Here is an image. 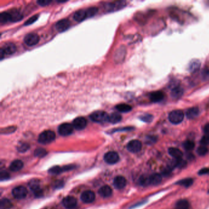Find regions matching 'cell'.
<instances>
[{"label":"cell","instance_id":"cell-19","mask_svg":"<svg viewBox=\"0 0 209 209\" xmlns=\"http://www.w3.org/2000/svg\"><path fill=\"white\" fill-rule=\"evenodd\" d=\"M164 98V94L161 91L153 92L150 94V99L153 102H158Z\"/></svg>","mask_w":209,"mask_h":209},{"label":"cell","instance_id":"cell-28","mask_svg":"<svg viewBox=\"0 0 209 209\" xmlns=\"http://www.w3.org/2000/svg\"><path fill=\"white\" fill-rule=\"evenodd\" d=\"M115 108L118 112L122 113L129 112L132 110V107L127 104H120L116 106Z\"/></svg>","mask_w":209,"mask_h":209},{"label":"cell","instance_id":"cell-37","mask_svg":"<svg viewBox=\"0 0 209 209\" xmlns=\"http://www.w3.org/2000/svg\"><path fill=\"white\" fill-rule=\"evenodd\" d=\"M38 18H39V15H38V14L34 15L31 17L30 19H28L24 23V25L28 26V25H30L33 24V23H34V22H35L38 20Z\"/></svg>","mask_w":209,"mask_h":209},{"label":"cell","instance_id":"cell-9","mask_svg":"<svg viewBox=\"0 0 209 209\" xmlns=\"http://www.w3.org/2000/svg\"><path fill=\"white\" fill-rule=\"evenodd\" d=\"M104 159L108 164H114L119 161V155L115 151H109L105 154Z\"/></svg>","mask_w":209,"mask_h":209},{"label":"cell","instance_id":"cell-47","mask_svg":"<svg viewBox=\"0 0 209 209\" xmlns=\"http://www.w3.org/2000/svg\"><path fill=\"white\" fill-rule=\"evenodd\" d=\"M209 173V168H203L202 169H201L199 172H198V174L200 176H202V175H205V174L207 173Z\"/></svg>","mask_w":209,"mask_h":209},{"label":"cell","instance_id":"cell-13","mask_svg":"<svg viewBox=\"0 0 209 209\" xmlns=\"http://www.w3.org/2000/svg\"><path fill=\"white\" fill-rule=\"evenodd\" d=\"M77 201L76 199L73 196H67L63 200V205L67 209H73L77 205Z\"/></svg>","mask_w":209,"mask_h":209},{"label":"cell","instance_id":"cell-33","mask_svg":"<svg viewBox=\"0 0 209 209\" xmlns=\"http://www.w3.org/2000/svg\"><path fill=\"white\" fill-rule=\"evenodd\" d=\"M12 207V204L11 202L6 199L3 198L1 201V208L2 209H11Z\"/></svg>","mask_w":209,"mask_h":209},{"label":"cell","instance_id":"cell-12","mask_svg":"<svg viewBox=\"0 0 209 209\" xmlns=\"http://www.w3.org/2000/svg\"><path fill=\"white\" fill-rule=\"evenodd\" d=\"M95 194L92 191L87 190L84 191L81 195V200L85 203H92L95 201Z\"/></svg>","mask_w":209,"mask_h":209},{"label":"cell","instance_id":"cell-17","mask_svg":"<svg viewBox=\"0 0 209 209\" xmlns=\"http://www.w3.org/2000/svg\"><path fill=\"white\" fill-rule=\"evenodd\" d=\"M73 18L76 22H80L85 20L86 19L88 18L86 10L81 9L76 11L74 14Z\"/></svg>","mask_w":209,"mask_h":209},{"label":"cell","instance_id":"cell-24","mask_svg":"<svg viewBox=\"0 0 209 209\" xmlns=\"http://www.w3.org/2000/svg\"><path fill=\"white\" fill-rule=\"evenodd\" d=\"M150 183L152 185H157L160 184L162 181V176L160 173H153L149 176Z\"/></svg>","mask_w":209,"mask_h":209},{"label":"cell","instance_id":"cell-1","mask_svg":"<svg viewBox=\"0 0 209 209\" xmlns=\"http://www.w3.org/2000/svg\"><path fill=\"white\" fill-rule=\"evenodd\" d=\"M55 134L54 131L46 130L40 134L38 137V142L42 144H48L55 140Z\"/></svg>","mask_w":209,"mask_h":209},{"label":"cell","instance_id":"cell-44","mask_svg":"<svg viewBox=\"0 0 209 209\" xmlns=\"http://www.w3.org/2000/svg\"><path fill=\"white\" fill-rule=\"evenodd\" d=\"M51 2L52 1L51 0H39V1L37 2V3L41 6H46L50 5Z\"/></svg>","mask_w":209,"mask_h":209},{"label":"cell","instance_id":"cell-40","mask_svg":"<svg viewBox=\"0 0 209 209\" xmlns=\"http://www.w3.org/2000/svg\"><path fill=\"white\" fill-rule=\"evenodd\" d=\"M46 154L47 151L44 148H38L34 152V154L38 157H43V156L46 155Z\"/></svg>","mask_w":209,"mask_h":209},{"label":"cell","instance_id":"cell-8","mask_svg":"<svg viewBox=\"0 0 209 209\" xmlns=\"http://www.w3.org/2000/svg\"><path fill=\"white\" fill-rule=\"evenodd\" d=\"M39 41V38L38 34L34 33H30L27 34L24 38V42L28 46H33L36 45Z\"/></svg>","mask_w":209,"mask_h":209},{"label":"cell","instance_id":"cell-16","mask_svg":"<svg viewBox=\"0 0 209 209\" xmlns=\"http://www.w3.org/2000/svg\"><path fill=\"white\" fill-rule=\"evenodd\" d=\"M73 168L74 166H66L63 167H61L60 166H54L48 170V172L51 174H59L63 172L71 170Z\"/></svg>","mask_w":209,"mask_h":209},{"label":"cell","instance_id":"cell-10","mask_svg":"<svg viewBox=\"0 0 209 209\" xmlns=\"http://www.w3.org/2000/svg\"><path fill=\"white\" fill-rule=\"evenodd\" d=\"M142 145L141 141L138 140H132L127 144V149L131 153H137L142 149Z\"/></svg>","mask_w":209,"mask_h":209},{"label":"cell","instance_id":"cell-27","mask_svg":"<svg viewBox=\"0 0 209 209\" xmlns=\"http://www.w3.org/2000/svg\"><path fill=\"white\" fill-rule=\"evenodd\" d=\"M186 117L189 119H194L199 114V109L198 108H191L186 111Z\"/></svg>","mask_w":209,"mask_h":209},{"label":"cell","instance_id":"cell-42","mask_svg":"<svg viewBox=\"0 0 209 209\" xmlns=\"http://www.w3.org/2000/svg\"><path fill=\"white\" fill-rule=\"evenodd\" d=\"M10 176L8 172L5 171V170H2L0 173V179H1V180H8V179H9Z\"/></svg>","mask_w":209,"mask_h":209},{"label":"cell","instance_id":"cell-6","mask_svg":"<svg viewBox=\"0 0 209 209\" xmlns=\"http://www.w3.org/2000/svg\"><path fill=\"white\" fill-rule=\"evenodd\" d=\"M29 186L31 191L36 196L40 197L42 195V191L41 188L40 182L37 179H33L29 183Z\"/></svg>","mask_w":209,"mask_h":209},{"label":"cell","instance_id":"cell-14","mask_svg":"<svg viewBox=\"0 0 209 209\" xmlns=\"http://www.w3.org/2000/svg\"><path fill=\"white\" fill-rule=\"evenodd\" d=\"M71 26V22L67 19H62L55 24V28L59 32L66 31Z\"/></svg>","mask_w":209,"mask_h":209},{"label":"cell","instance_id":"cell-38","mask_svg":"<svg viewBox=\"0 0 209 209\" xmlns=\"http://www.w3.org/2000/svg\"><path fill=\"white\" fill-rule=\"evenodd\" d=\"M140 119L144 122L150 123L153 119V117L150 114H144L140 117Z\"/></svg>","mask_w":209,"mask_h":209},{"label":"cell","instance_id":"cell-46","mask_svg":"<svg viewBox=\"0 0 209 209\" xmlns=\"http://www.w3.org/2000/svg\"><path fill=\"white\" fill-rule=\"evenodd\" d=\"M202 77L204 79H207L209 78V69H205L202 72Z\"/></svg>","mask_w":209,"mask_h":209},{"label":"cell","instance_id":"cell-3","mask_svg":"<svg viewBox=\"0 0 209 209\" xmlns=\"http://www.w3.org/2000/svg\"><path fill=\"white\" fill-rule=\"evenodd\" d=\"M184 114L180 110H175L172 111L169 115V120L170 123L174 125L180 123L183 120Z\"/></svg>","mask_w":209,"mask_h":209},{"label":"cell","instance_id":"cell-29","mask_svg":"<svg viewBox=\"0 0 209 209\" xmlns=\"http://www.w3.org/2000/svg\"><path fill=\"white\" fill-rule=\"evenodd\" d=\"M175 209H189V204L186 199H180L177 202Z\"/></svg>","mask_w":209,"mask_h":209},{"label":"cell","instance_id":"cell-26","mask_svg":"<svg viewBox=\"0 0 209 209\" xmlns=\"http://www.w3.org/2000/svg\"><path fill=\"white\" fill-rule=\"evenodd\" d=\"M11 15V22H16L19 20H21L23 18V15L21 13L17 10H13L11 12H9Z\"/></svg>","mask_w":209,"mask_h":209},{"label":"cell","instance_id":"cell-15","mask_svg":"<svg viewBox=\"0 0 209 209\" xmlns=\"http://www.w3.org/2000/svg\"><path fill=\"white\" fill-rule=\"evenodd\" d=\"M114 185L118 189H123L126 185V180L123 176H117L114 179Z\"/></svg>","mask_w":209,"mask_h":209},{"label":"cell","instance_id":"cell-39","mask_svg":"<svg viewBox=\"0 0 209 209\" xmlns=\"http://www.w3.org/2000/svg\"><path fill=\"white\" fill-rule=\"evenodd\" d=\"M208 151V149L205 146H201L197 150V153L200 156H205Z\"/></svg>","mask_w":209,"mask_h":209},{"label":"cell","instance_id":"cell-35","mask_svg":"<svg viewBox=\"0 0 209 209\" xmlns=\"http://www.w3.org/2000/svg\"><path fill=\"white\" fill-rule=\"evenodd\" d=\"M87 16L88 18H91V17L95 16L98 12V9L96 7H91L86 10Z\"/></svg>","mask_w":209,"mask_h":209},{"label":"cell","instance_id":"cell-2","mask_svg":"<svg viewBox=\"0 0 209 209\" xmlns=\"http://www.w3.org/2000/svg\"><path fill=\"white\" fill-rule=\"evenodd\" d=\"M91 120L96 123H104L109 121V115L104 111H98L93 112L90 116Z\"/></svg>","mask_w":209,"mask_h":209},{"label":"cell","instance_id":"cell-23","mask_svg":"<svg viewBox=\"0 0 209 209\" xmlns=\"http://www.w3.org/2000/svg\"><path fill=\"white\" fill-rule=\"evenodd\" d=\"M125 6V2H117L115 3H109L108 5V11H113L114 10H118L123 8Z\"/></svg>","mask_w":209,"mask_h":209},{"label":"cell","instance_id":"cell-22","mask_svg":"<svg viewBox=\"0 0 209 209\" xmlns=\"http://www.w3.org/2000/svg\"><path fill=\"white\" fill-rule=\"evenodd\" d=\"M183 95V89L179 85L174 87L171 91V96L173 99H179Z\"/></svg>","mask_w":209,"mask_h":209},{"label":"cell","instance_id":"cell-36","mask_svg":"<svg viewBox=\"0 0 209 209\" xmlns=\"http://www.w3.org/2000/svg\"><path fill=\"white\" fill-rule=\"evenodd\" d=\"M195 144L194 142L191 141H186L183 143L184 148L188 151L193 150L195 148Z\"/></svg>","mask_w":209,"mask_h":209},{"label":"cell","instance_id":"cell-21","mask_svg":"<svg viewBox=\"0 0 209 209\" xmlns=\"http://www.w3.org/2000/svg\"><path fill=\"white\" fill-rule=\"evenodd\" d=\"M201 62L197 59L191 60L188 64V69L191 73H195L200 68Z\"/></svg>","mask_w":209,"mask_h":209},{"label":"cell","instance_id":"cell-30","mask_svg":"<svg viewBox=\"0 0 209 209\" xmlns=\"http://www.w3.org/2000/svg\"><path fill=\"white\" fill-rule=\"evenodd\" d=\"M121 115L118 113H112L109 115V122L112 124H115L117 123L121 120Z\"/></svg>","mask_w":209,"mask_h":209},{"label":"cell","instance_id":"cell-11","mask_svg":"<svg viewBox=\"0 0 209 209\" xmlns=\"http://www.w3.org/2000/svg\"><path fill=\"white\" fill-rule=\"evenodd\" d=\"M73 125L77 130H82L87 125V120L83 117H79L75 118L73 121Z\"/></svg>","mask_w":209,"mask_h":209},{"label":"cell","instance_id":"cell-20","mask_svg":"<svg viewBox=\"0 0 209 209\" xmlns=\"http://www.w3.org/2000/svg\"><path fill=\"white\" fill-rule=\"evenodd\" d=\"M169 154L172 156L173 159H180L183 156V152L177 148L170 147L168 149Z\"/></svg>","mask_w":209,"mask_h":209},{"label":"cell","instance_id":"cell-48","mask_svg":"<svg viewBox=\"0 0 209 209\" xmlns=\"http://www.w3.org/2000/svg\"><path fill=\"white\" fill-rule=\"evenodd\" d=\"M204 131L206 136H209V123L206 124L204 128Z\"/></svg>","mask_w":209,"mask_h":209},{"label":"cell","instance_id":"cell-32","mask_svg":"<svg viewBox=\"0 0 209 209\" xmlns=\"http://www.w3.org/2000/svg\"><path fill=\"white\" fill-rule=\"evenodd\" d=\"M193 183V180L191 178H187V179H182L180 181H178L176 184L177 185H179L180 186H183L184 187L188 188L190 186H191Z\"/></svg>","mask_w":209,"mask_h":209},{"label":"cell","instance_id":"cell-5","mask_svg":"<svg viewBox=\"0 0 209 209\" xmlns=\"http://www.w3.org/2000/svg\"><path fill=\"white\" fill-rule=\"evenodd\" d=\"M16 45L13 43H7L5 44L1 48V59L3 58V56L5 55H12L14 54L16 51Z\"/></svg>","mask_w":209,"mask_h":209},{"label":"cell","instance_id":"cell-18","mask_svg":"<svg viewBox=\"0 0 209 209\" xmlns=\"http://www.w3.org/2000/svg\"><path fill=\"white\" fill-rule=\"evenodd\" d=\"M98 193L102 198H109L112 194V190L109 186L104 185L99 189Z\"/></svg>","mask_w":209,"mask_h":209},{"label":"cell","instance_id":"cell-7","mask_svg":"<svg viewBox=\"0 0 209 209\" xmlns=\"http://www.w3.org/2000/svg\"><path fill=\"white\" fill-rule=\"evenodd\" d=\"M74 126L70 123H63L58 127V133L63 136H67L73 133Z\"/></svg>","mask_w":209,"mask_h":209},{"label":"cell","instance_id":"cell-43","mask_svg":"<svg viewBox=\"0 0 209 209\" xmlns=\"http://www.w3.org/2000/svg\"><path fill=\"white\" fill-rule=\"evenodd\" d=\"M201 144L203 146H207L209 145V136H204L202 137L201 140Z\"/></svg>","mask_w":209,"mask_h":209},{"label":"cell","instance_id":"cell-45","mask_svg":"<svg viewBox=\"0 0 209 209\" xmlns=\"http://www.w3.org/2000/svg\"><path fill=\"white\" fill-rule=\"evenodd\" d=\"M156 137L155 136H148L147 137V139H146V142L148 144H153L156 142Z\"/></svg>","mask_w":209,"mask_h":209},{"label":"cell","instance_id":"cell-25","mask_svg":"<svg viewBox=\"0 0 209 209\" xmlns=\"http://www.w3.org/2000/svg\"><path fill=\"white\" fill-rule=\"evenodd\" d=\"M23 167V163L19 160H17L12 162L9 166V169L11 171L17 172L22 169Z\"/></svg>","mask_w":209,"mask_h":209},{"label":"cell","instance_id":"cell-41","mask_svg":"<svg viewBox=\"0 0 209 209\" xmlns=\"http://www.w3.org/2000/svg\"><path fill=\"white\" fill-rule=\"evenodd\" d=\"M29 147H29L28 144H25V143H22V144H20L18 145V147H17V150H18V151H20V152H25V151L28 150Z\"/></svg>","mask_w":209,"mask_h":209},{"label":"cell","instance_id":"cell-31","mask_svg":"<svg viewBox=\"0 0 209 209\" xmlns=\"http://www.w3.org/2000/svg\"><path fill=\"white\" fill-rule=\"evenodd\" d=\"M11 21V15L9 12H3L0 14V23L2 24H5L8 23V22Z\"/></svg>","mask_w":209,"mask_h":209},{"label":"cell","instance_id":"cell-34","mask_svg":"<svg viewBox=\"0 0 209 209\" xmlns=\"http://www.w3.org/2000/svg\"><path fill=\"white\" fill-rule=\"evenodd\" d=\"M139 182L140 185L142 186H145L150 185V177L149 176H142L140 178H139Z\"/></svg>","mask_w":209,"mask_h":209},{"label":"cell","instance_id":"cell-4","mask_svg":"<svg viewBox=\"0 0 209 209\" xmlns=\"http://www.w3.org/2000/svg\"><path fill=\"white\" fill-rule=\"evenodd\" d=\"M13 196L17 199H22L26 198L28 194L27 188L23 186H19L14 188L12 191Z\"/></svg>","mask_w":209,"mask_h":209}]
</instances>
